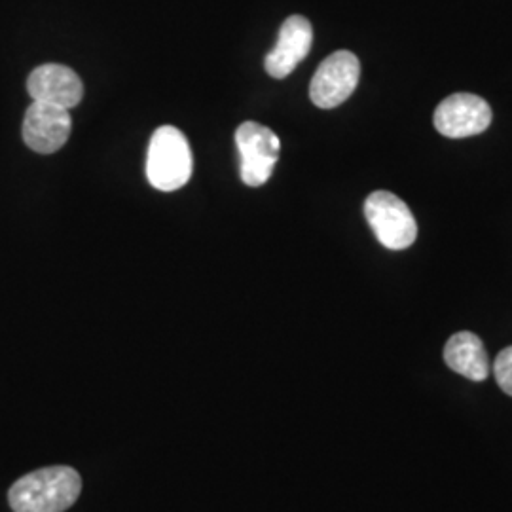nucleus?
Returning a JSON list of instances; mask_svg holds the SVG:
<instances>
[{
	"label": "nucleus",
	"mask_w": 512,
	"mask_h": 512,
	"mask_svg": "<svg viewBox=\"0 0 512 512\" xmlns=\"http://www.w3.org/2000/svg\"><path fill=\"white\" fill-rule=\"evenodd\" d=\"M361 78V63L357 55L338 50L329 55L311 78V103L319 109H334L348 101Z\"/></svg>",
	"instance_id": "5"
},
{
	"label": "nucleus",
	"mask_w": 512,
	"mask_h": 512,
	"mask_svg": "<svg viewBox=\"0 0 512 512\" xmlns=\"http://www.w3.org/2000/svg\"><path fill=\"white\" fill-rule=\"evenodd\" d=\"M82 492V478L67 465H55L21 476L8 492L14 512H65Z\"/></svg>",
	"instance_id": "1"
},
{
	"label": "nucleus",
	"mask_w": 512,
	"mask_h": 512,
	"mask_svg": "<svg viewBox=\"0 0 512 512\" xmlns=\"http://www.w3.org/2000/svg\"><path fill=\"white\" fill-rule=\"evenodd\" d=\"M435 128L444 137L463 139L490 128L492 107L473 93H456L440 103L435 116Z\"/></svg>",
	"instance_id": "6"
},
{
	"label": "nucleus",
	"mask_w": 512,
	"mask_h": 512,
	"mask_svg": "<svg viewBox=\"0 0 512 512\" xmlns=\"http://www.w3.org/2000/svg\"><path fill=\"white\" fill-rule=\"evenodd\" d=\"M73 120L69 110L33 101L23 118V141L38 154H54L69 141Z\"/></svg>",
	"instance_id": "7"
},
{
	"label": "nucleus",
	"mask_w": 512,
	"mask_h": 512,
	"mask_svg": "<svg viewBox=\"0 0 512 512\" xmlns=\"http://www.w3.org/2000/svg\"><path fill=\"white\" fill-rule=\"evenodd\" d=\"M192 169V150L183 131L175 126L156 129L148 145V183L156 190L173 192L190 181Z\"/></svg>",
	"instance_id": "2"
},
{
	"label": "nucleus",
	"mask_w": 512,
	"mask_h": 512,
	"mask_svg": "<svg viewBox=\"0 0 512 512\" xmlns=\"http://www.w3.org/2000/svg\"><path fill=\"white\" fill-rule=\"evenodd\" d=\"M365 217L378 241L389 251L408 249L418 238V224L410 207L391 192H372L366 198Z\"/></svg>",
	"instance_id": "3"
},
{
	"label": "nucleus",
	"mask_w": 512,
	"mask_h": 512,
	"mask_svg": "<svg viewBox=\"0 0 512 512\" xmlns=\"http://www.w3.org/2000/svg\"><path fill=\"white\" fill-rule=\"evenodd\" d=\"M313 44V29L304 16H291L279 29L277 44L270 54L266 55L264 67L272 78H287L298 67L300 61L310 54Z\"/></svg>",
	"instance_id": "9"
},
{
	"label": "nucleus",
	"mask_w": 512,
	"mask_h": 512,
	"mask_svg": "<svg viewBox=\"0 0 512 512\" xmlns=\"http://www.w3.org/2000/svg\"><path fill=\"white\" fill-rule=\"evenodd\" d=\"M444 361L454 372L473 382H484L490 374V359L482 340L467 330L454 334L446 342Z\"/></svg>",
	"instance_id": "10"
},
{
	"label": "nucleus",
	"mask_w": 512,
	"mask_h": 512,
	"mask_svg": "<svg viewBox=\"0 0 512 512\" xmlns=\"http://www.w3.org/2000/svg\"><path fill=\"white\" fill-rule=\"evenodd\" d=\"M236 145L241 156V181L251 188L268 183L281 152V141L274 131L245 122L236 131Z\"/></svg>",
	"instance_id": "4"
},
{
	"label": "nucleus",
	"mask_w": 512,
	"mask_h": 512,
	"mask_svg": "<svg viewBox=\"0 0 512 512\" xmlns=\"http://www.w3.org/2000/svg\"><path fill=\"white\" fill-rule=\"evenodd\" d=\"M494 374L497 385L512 397V346L503 349L494 363Z\"/></svg>",
	"instance_id": "11"
},
{
	"label": "nucleus",
	"mask_w": 512,
	"mask_h": 512,
	"mask_svg": "<svg viewBox=\"0 0 512 512\" xmlns=\"http://www.w3.org/2000/svg\"><path fill=\"white\" fill-rule=\"evenodd\" d=\"M27 92L33 101L71 110L84 97V84L73 69L57 63L40 65L27 80Z\"/></svg>",
	"instance_id": "8"
}]
</instances>
